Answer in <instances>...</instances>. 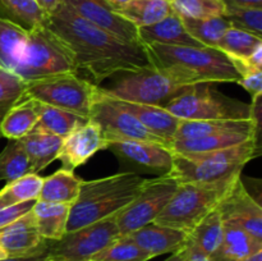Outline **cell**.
<instances>
[{
  "mask_svg": "<svg viewBox=\"0 0 262 261\" xmlns=\"http://www.w3.org/2000/svg\"><path fill=\"white\" fill-rule=\"evenodd\" d=\"M45 25L69 46L77 72L90 74L96 86L119 72L151 67L143 44L127 42L110 35L63 3L46 17Z\"/></svg>",
  "mask_w": 262,
  "mask_h": 261,
  "instance_id": "cell-1",
  "label": "cell"
},
{
  "mask_svg": "<svg viewBox=\"0 0 262 261\" xmlns=\"http://www.w3.org/2000/svg\"><path fill=\"white\" fill-rule=\"evenodd\" d=\"M150 64L171 81L184 86L241 79L229 56L215 48L145 45Z\"/></svg>",
  "mask_w": 262,
  "mask_h": 261,
  "instance_id": "cell-2",
  "label": "cell"
},
{
  "mask_svg": "<svg viewBox=\"0 0 262 261\" xmlns=\"http://www.w3.org/2000/svg\"><path fill=\"white\" fill-rule=\"evenodd\" d=\"M145 181L133 171L82 181L78 197L71 205L67 232H73L122 211L140 193Z\"/></svg>",
  "mask_w": 262,
  "mask_h": 261,
  "instance_id": "cell-3",
  "label": "cell"
},
{
  "mask_svg": "<svg viewBox=\"0 0 262 261\" xmlns=\"http://www.w3.org/2000/svg\"><path fill=\"white\" fill-rule=\"evenodd\" d=\"M63 73H78L69 46L45 23L28 31L13 74L27 83Z\"/></svg>",
  "mask_w": 262,
  "mask_h": 261,
  "instance_id": "cell-4",
  "label": "cell"
},
{
  "mask_svg": "<svg viewBox=\"0 0 262 261\" xmlns=\"http://www.w3.org/2000/svg\"><path fill=\"white\" fill-rule=\"evenodd\" d=\"M181 120H245L251 117V104L232 99L212 83H199L164 106Z\"/></svg>",
  "mask_w": 262,
  "mask_h": 261,
  "instance_id": "cell-5",
  "label": "cell"
},
{
  "mask_svg": "<svg viewBox=\"0 0 262 261\" xmlns=\"http://www.w3.org/2000/svg\"><path fill=\"white\" fill-rule=\"evenodd\" d=\"M230 186L178 183L174 194L154 223L188 234L217 206Z\"/></svg>",
  "mask_w": 262,
  "mask_h": 261,
  "instance_id": "cell-6",
  "label": "cell"
},
{
  "mask_svg": "<svg viewBox=\"0 0 262 261\" xmlns=\"http://www.w3.org/2000/svg\"><path fill=\"white\" fill-rule=\"evenodd\" d=\"M114 76H117V79H114L112 86H99L102 94L113 99L160 107H164L191 87L171 81L152 67L119 72Z\"/></svg>",
  "mask_w": 262,
  "mask_h": 261,
  "instance_id": "cell-7",
  "label": "cell"
},
{
  "mask_svg": "<svg viewBox=\"0 0 262 261\" xmlns=\"http://www.w3.org/2000/svg\"><path fill=\"white\" fill-rule=\"evenodd\" d=\"M97 89L78 73H63L27 82L23 96L89 118Z\"/></svg>",
  "mask_w": 262,
  "mask_h": 261,
  "instance_id": "cell-8",
  "label": "cell"
},
{
  "mask_svg": "<svg viewBox=\"0 0 262 261\" xmlns=\"http://www.w3.org/2000/svg\"><path fill=\"white\" fill-rule=\"evenodd\" d=\"M119 237L115 214L67 232L60 240L49 241V258L53 261H92Z\"/></svg>",
  "mask_w": 262,
  "mask_h": 261,
  "instance_id": "cell-9",
  "label": "cell"
},
{
  "mask_svg": "<svg viewBox=\"0 0 262 261\" xmlns=\"http://www.w3.org/2000/svg\"><path fill=\"white\" fill-rule=\"evenodd\" d=\"M177 187L178 182L168 176L146 179L136 199L117 214L120 235H128L155 222L174 194Z\"/></svg>",
  "mask_w": 262,
  "mask_h": 261,
  "instance_id": "cell-10",
  "label": "cell"
},
{
  "mask_svg": "<svg viewBox=\"0 0 262 261\" xmlns=\"http://www.w3.org/2000/svg\"><path fill=\"white\" fill-rule=\"evenodd\" d=\"M89 119L94 120L101 127L106 142L117 140L146 141L161 143L171 148V143L151 133L130 113L122 109L109 96L102 94L100 89H97V94L90 109Z\"/></svg>",
  "mask_w": 262,
  "mask_h": 261,
  "instance_id": "cell-11",
  "label": "cell"
},
{
  "mask_svg": "<svg viewBox=\"0 0 262 261\" xmlns=\"http://www.w3.org/2000/svg\"><path fill=\"white\" fill-rule=\"evenodd\" d=\"M106 150L112 151L128 171L165 177L171 170L174 153L169 146L135 140L107 141Z\"/></svg>",
  "mask_w": 262,
  "mask_h": 261,
  "instance_id": "cell-12",
  "label": "cell"
},
{
  "mask_svg": "<svg viewBox=\"0 0 262 261\" xmlns=\"http://www.w3.org/2000/svg\"><path fill=\"white\" fill-rule=\"evenodd\" d=\"M216 207L223 222L237 225L262 241V207L246 188L242 176L235 179Z\"/></svg>",
  "mask_w": 262,
  "mask_h": 261,
  "instance_id": "cell-13",
  "label": "cell"
},
{
  "mask_svg": "<svg viewBox=\"0 0 262 261\" xmlns=\"http://www.w3.org/2000/svg\"><path fill=\"white\" fill-rule=\"evenodd\" d=\"M243 168L245 164L206 163L174 154L173 166L168 177L176 179L178 183L230 186L242 176Z\"/></svg>",
  "mask_w": 262,
  "mask_h": 261,
  "instance_id": "cell-14",
  "label": "cell"
},
{
  "mask_svg": "<svg viewBox=\"0 0 262 261\" xmlns=\"http://www.w3.org/2000/svg\"><path fill=\"white\" fill-rule=\"evenodd\" d=\"M60 3L87 22L106 31L110 35L127 42H140L137 27L120 17L104 0H60Z\"/></svg>",
  "mask_w": 262,
  "mask_h": 261,
  "instance_id": "cell-15",
  "label": "cell"
},
{
  "mask_svg": "<svg viewBox=\"0 0 262 261\" xmlns=\"http://www.w3.org/2000/svg\"><path fill=\"white\" fill-rule=\"evenodd\" d=\"M100 150H106V141L101 127L89 119L63 138L58 159L61 161V168L74 170Z\"/></svg>",
  "mask_w": 262,
  "mask_h": 261,
  "instance_id": "cell-16",
  "label": "cell"
},
{
  "mask_svg": "<svg viewBox=\"0 0 262 261\" xmlns=\"http://www.w3.org/2000/svg\"><path fill=\"white\" fill-rule=\"evenodd\" d=\"M0 245L8 256H27L49 248V241L41 237L30 211L0 229Z\"/></svg>",
  "mask_w": 262,
  "mask_h": 261,
  "instance_id": "cell-17",
  "label": "cell"
},
{
  "mask_svg": "<svg viewBox=\"0 0 262 261\" xmlns=\"http://www.w3.org/2000/svg\"><path fill=\"white\" fill-rule=\"evenodd\" d=\"M130 240L151 258L164 253H173L181 250L188 242V234L182 230L150 223L128 234Z\"/></svg>",
  "mask_w": 262,
  "mask_h": 261,
  "instance_id": "cell-18",
  "label": "cell"
},
{
  "mask_svg": "<svg viewBox=\"0 0 262 261\" xmlns=\"http://www.w3.org/2000/svg\"><path fill=\"white\" fill-rule=\"evenodd\" d=\"M110 99L115 104L119 105L122 109L130 113L151 133L163 138L166 142H173L181 119L171 115L168 110L160 106H154V105L137 104V102L124 101V100L113 99V97Z\"/></svg>",
  "mask_w": 262,
  "mask_h": 261,
  "instance_id": "cell-19",
  "label": "cell"
},
{
  "mask_svg": "<svg viewBox=\"0 0 262 261\" xmlns=\"http://www.w3.org/2000/svg\"><path fill=\"white\" fill-rule=\"evenodd\" d=\"M137 30L140 42L143 45L158 44V45L193 46V48L202 46L187 32L181 17L174 10L160 22Z\"/></svg>",
  "mask_w": 262,
  "mask_h": 261,
  "instance_id": "cell-20",
  "label": "cell"
},
{
  "mask_svg": "<svg viewBox=\"0 0 262 261\" xmlns=\"http://www.w3.org/2000/svg\"><path fill=\"white\" fill-rule=\"evenodd\" d=\"M262 250V241L256 240L242 228L224 223L223 241L210 256L212 261H241Z\"/></svg>",
  "mask_w": 262,
  "mask_h": 261,
  "instance_id": "cell-21",
  "label": "cell"
},
{
  "mask_svg": "<svg viewBox=\"0 0 262 261\" xmlns=\"http://www.w3.org/2000/svg\"><path fill=\"white\" fill-rule=\"evenodd\" d=\"M246 133L255 138V125L251 119L245 120H181L173 141L191 140L217 133ZM257 143V142H256ZM258 145V143H257ZM261 146V145H260Z\"/></svg>",
  "mask_w": 262,
  "mask_h": 261,
  "instance_id": "cell-22",
  "label": "cell"
},
{
  "mask_svg": "<svg viewBox=\"0 0 262 261\" xmlns=\"http://www.w3.org/2000/svg\"><path fill=\"white\" fill-rule=\"evenodd\" d=\"M71 205L35 201L31 212L41 237L48 241H58L67 233Z\"/></svg>",
  "mask_w": 262,
  "mask_h": 261,
  "instance_id": "cell-23",
  "label": "cell"
},
{
  "mask_svg": "<svg viewBox=\"0 0 262 261\" xmlns=\"http://www.w3.org/2000/svg\"><path fill=\"white\" fill-rule=\"evenodd\" d=\"M83 179L77 177L74 170L60 168L51 176L42 178L40 193L36 201L72 205L77 200Z\"/></svg>",
  "mask_w": 262,
  "mask_h": 261,
  "instance_id": "cell-24",
  "label": "cell"
},
{
  "mask_svg": "<svg viewBox=\"0 0 262 261\" xmlns=\"http://www.w3.org/2000/svg\"><path fill=\"white\" fill-rule=\"evenodd\" d=\"M23 150L27 154L31 165V173L38 174L50 165L60 153L63 138L49 133L30 132L19 138Z\"/></svg>",
  "mask_w": 262,
  "mask_h": 261,
  "instance_id": "cell-25",
  "label": "cell"
},
{
  "mask_svg": "<svg viewBox=\"0 0 262 261\" xmlns=\"http://www.w3.org/2000/svg\"><path fill=\"white\" fill-rule=\"evenodd\" d=\"M37 105L38 120L31 132L49 133V135L59 136V137L64 138L72 130L89 120V118L82 117V115L76 114L73 112L60 109V107L41 104L38 101Z\"/></svg>",
  "mask_w": 262,
  "mask_h": 261,
  "instance_id": "cell-26",
  "label": "cell"
},
{
  "mask_svg": "<svg viewBox=\"0 0 262 261\" xmlns=\"http://www.w3.org/2000/svg\"><path fill=\"white\" fill-rule=\"evenodd\" d=\"M38 120V105L36 100L22 96L9 110L0 125L2 137L19 140L35 128Z\"/></svg>",
  "mask_w": 262,
  "mask_h": 261,
  "instance_id": "cell-27",
  "label": "cell"
},
{
  "mask_svg": "<svg viewBox=\"0 0 262 261\" xmlns=\"http://www.w3.org/2000/svg\"><path fill=\"white\" fill-rule=\"evenodd\" d=\"M115 12L135 27L141 28L160 22L173 12V8L170 0H128Z\"/></svg>",
  "mask_w": 262,
  "mask_h": 261,
  "instance_id": "cell-28",
  "label": "cell"
},
{
  "mask_svg": "<svg viewBox=\"0 0 262 261\" xmlns=\"http://www.w3.org/2000/svg\"><path fill=\"white\" fill-rule=\"evenodd\" d=\"M250 138L253 137L250 135H246V133H217V135L204 136V137L191 138V140L173 141L171 142V150L177 155L205 154L230 147V146L239 145V143L245 142Z\"/></svg>",
  "mask_w": 262,
  "mask_h": 261,
  "instance_id": "cell-29",
  "label": "cell"
},
{
  "mask_svg": "<svg viewBox=\"0 0 262 261\" xmlns=\"http://www.w3.org/2000/svg\"><path fill=\"white\" fill-rule=\"evenodd\" d=\"M223 233L224 222L215 207L188 233V243L210 257L222 243Z\"/></svg>",
  "mask_w": 262,
  "mask_h": 261,
  "instance_id": "cell-30",
  "label": "cell"
},
{
  "mask_svg": "<svg viewBox=\"0 0 262 261\" xmlns=\"http://www.w3.org/2000/svg\"><path fill=\"white\" fill-rule=\"evenodd\" d=\"M184 28L187 32L202 46L216 49L220 38L224 36L230 23L224 17H211L204 19H194V18L181 17Z\"/></svg>",
  "mask_w": 262,
  "mask_h": 261,
  "instance_id": "cell-31",
  "label": "cell"
},
{
  "mask_svg": "<svg viewBox=\"0 0 262 261\" xmlns=\"http://www.w3.org/2000/svg\"><path fill=\"white\" fill-rule=\"evenodd\" d=\"M31 173L30 160L19 140H9L0 153V181L7 183Z\"/></svg>",
  "mask_w": 262,
  "mask_h": 261,
  "instance_id": "cell-32",
  "label": "cell"
},
{
  "mask_svg": "<svg viewBox=\"0 0 262 261\" xmlns=\"http://www.w3.org/2000/svg\"><path fill=\"white\" fill-rule=\"evenodd\" d=\"M41 184H42V177L33 173L9 182L0 191V207L36 201L40 193Z\"/></svg>",
  "mask_w": 262,
  "mask_h": 261,
  "instance_id": "cell-33",
  "label": "cell"
},
{
  "mask_svg": "<svg viewBox=\"0 0 262 261\" xmlns=\"http://www.w3.org/2000/svg\"><path fill=\"white\" fill-rule=\"evenodd\" d=\"M262 45V37L246 31L230 27L217 44L216 49L229 56L230 59H247L253 51Z\"/></svg>",
  "mask_w": 262,
  "mask_h": 261,
  "instance_id": "cell-34",
  "label": "cell"
},
{
  "mask_svg": "<svg viewBox=\"0 0 262 261\" xmlns=\"http://www.w3.org/2000/svg\"><path fill=\"white\" fill-rule=\"evenodd\" d=\"M170 4L179 17L194 19L223 17L227 9L222 0H170Z\"/></svg>",
  "mask_w": 262,
  "mask_h": 261,
  "instance_id": "cell-35",
  "label": "cell"
},
{
  "mask_svg": "<svg viewBox=\"0 0 262 261\" xmlns=\"http://www.w3.org/2000/svg\"><path fill=\"white\" fill-rule=\"evenodd\" d=\"M150 258L148 253L138 247L129 235H120L92 261H148Z\"/></svg>",
  "mask_w": 262,
  "mask_h": 261,
  "instance_id": "cell-36",
  "label": "cell"
},
{
  "mask_svg": "<svg viewBox=\"0 0 262 261\" xmlns=\"http://www.w3.org/2000/svg\"><path fill=\"white\" fill-rule=\"evenodd\" d=\"M25 89L26 83L19 77L4 69H0V125L9 110L22 99Z\"/></svg>",
  "mask_w": 262,
  "mask_h": 261,
  "instance_id": "cell-37",
  "label": "cell"
},
{
  "mask_svg": "<svg viewBox=\"0 0 262 261\" xmlns=\"http://www.w3.org/2000/svg\"><path fill=\"white\" fill-rule=\"evenodd\" d=\"M223 17L232 27L262 37V8L227 7Z\"/></svg>",
  "mask_w": 262,
  "mask_h": 261,
  "instance_id": "cell-38",
  "label": "cell"
},
{
  "mask_svg": "<svg viewBox=\"0 0 262 261\" xmlns=\"http://www.w3.org/2000/svg\"><path fill=\"white\" fill-rule=\"evenodd\" d=\"M33 204H35V201L23 202V204L12 205V206L7 207H0V229L9 225L10 223L15 222L17 219H19L25 214H27L32 209Z\"/></svg>",
  "mask_w": 262,
  "mask_h": 261,
  "instance_id": "cell-39",
  "label": "cell"
},
{
  "mask_svg": "<svg viewBox=\"0 0 262 261\" xmlns=\"http://www.w3.org/2000/svg\"><path fill=\"white\" fill-rule=\"evenodd\" d=\"M243 87L252 97L262 95V69H256L241 76V79L237 82Z\"/></svg>",
  "mask_w": 262,
  "mask_h": 261,
  "instance_id": "cell-40",
  "label": "cell"
},
{
  "mask_svg": "<svg viewBox=\"0 0 262 261\" xmlns=\"http://www.w3.org/2000/svg\"><path fill=\"white\" fill-rule=\"evenodd\" d=\"M49 258V248L40 251L37 253L27 256H9V257L2 258L0 261H45Z\"/></svg>",
  "mask_w": 262,
  "mask_h": 261,
  "instance_id": "cell-41",
  "label": "cell"
},
{
  "mask_svg": "<svg viewBox=\"0 0 262 261\" xmlns=\"http://www.w3.org/2000/svg\"><path fill=\"white\" fill-rule=\"evenodd\" d=\"M184 261H212L209 256L202 253L201 251L197 250L192 245L187 242L186 245V256H184Z\"/></svg>",
  "mask_w": 262,
  "mask_h": 261,
  "instance_id": "cell-42",
  "label": "cell"
},
{
  "mask_svg": "<svg viewBox=\"0 0 262 261\" xmlns=\"http://www.w3.org/2000/svg\"><path fill=\"white\" fill-rule=\"evenodd\" d=\"M225 7L262 8V0H222Z\"/></svg>",
  "mask_w": 262,
  "mask_h": 261,
  "instance_id": "cell-43",
  "label": "cell"
},
{
  "mask_svg": "<svg viewBox=\"0 0 262 261\" xmlns=\"http://www.w3.org/2000/svg\"><path fill=\"white\" fill-rule=\"evenodd\" d=\"M35 2L36 4L38 5V8H40L46 15H49L55 10V8L58 7L60 0H35Z\"/></svg>",
  "mask_w": 262,
  "mask_h": 261,
  "instance_id": "cell-44",
  "label": "cell"
},
{
  "mask_svg": "<svg viewBox=\"0 0 262 261\" xmlns=\"http://www.w3.org/2000/svg\"><path fill=\"white\" fill-rule=\"evenodd\" d=\"M184 256H186V246L183 248H181V250L171 253L170 257H168L164 261H184Z\"/></svg>",
  "mask_w": 262,
  "mask_h": 261,
  "instance_id": "cell-45",
  "label": "cell"
},
{
  "mask_svg": "<svg viewBox=\"0 0 262 261\" xmlns=\"http://www.w3.org/2000/svg\"><path fill=\"white\" fill-rule=\"evenodd\" d=\"M104 2L107 3V4H109L110 7L115 10V9H118V8L122 7L123 4H125L128 0H104Z\"/></svg>",
  "mask_w": 262,
  "mask_h": 261,
  "instance_id": "cell-46",
  "label": "cell"
},
{
  "mask_svg": "<svg viewBox=\"0 0 262 261\" xmlns=\"http://www.w3.org/2000/svg\"><path fill=\"white\" fill-rule=\"evenodd\" d=\"M241 261H262V250L252 253V255H250L248 257L243 258V260H241Z\"/></svg>",
  "mask_w": 262,
  "mask_h": 261,
  "instance_id": "cell-47",
  "label": "cell"
},
{
  "mask_svg": "<svg viewBox=\"0 0 262 261\" xmlns=\"http://www.w3.org/2000/svg\"><path fill=\"white\" fill-rule=\"evenodd\" d=\"M5 257H9V256L7 255V252H5V250L3 248V246L0 245V260H2V258H5Z\"/></svg>",
  "mask_w": 262,
  "mask_h": 261,
  "instance_id": "cell-48",
  "label": "cell"
},
{
  "mask_svg": "<svg viewBox=\"0 0 262 261\" xmlns=\"http://www.w3.org/2000/svg\"><path fill=\"white\" fill-rule=\"evenodd\" d=\"M45 261H53V260H50V258H48V260H45Z\"/></svg>",
  "mask_w": 262,
  "mask_h": 261,
  "instance_id": "cell-49",
  "label": "cell"
}]
</instances>
